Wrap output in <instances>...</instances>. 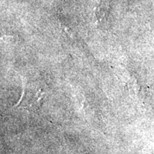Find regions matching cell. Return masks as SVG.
<instances>
[{"label": "cell", "instance_id": "cell-1", "mask_svg": "<svg viewBox=\"0 0 154 154\" xmlns=\"http://www.w3.org/2000/svg\"><path fill=\"white\" fill-rule=\"evenodd\" d=\"M109 0H99L95 9H94V15H95L96 22H102L106 18L109 11Z\"/></svg>", "mask_w": 154, "mask_h": 154}]
</instances>
